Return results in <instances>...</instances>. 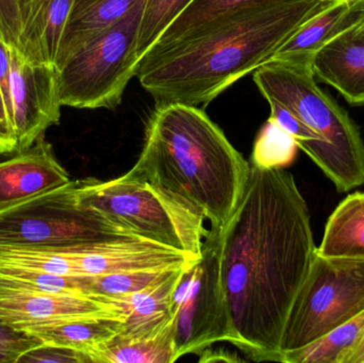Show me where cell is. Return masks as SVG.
<instances>
[{"label":"cell","mask_w":364,"mask_h":363,"mask_svg":"<svg viewBox=\"0 0 364 363\" xmlns=\"http://www.w3.org/2000/svg\"><path fill=\"white\" fill-rule=\"evenodd\" d=\"M292 173L250 163L222 234L220 276L237 347L254 362H282L287 319L318 246Z\"/></svg>","instance_id":"obj_1"},{"label":"cell","mask_w":364,"mask_h":363,"mask_svg":"<svg viewBox=\"0 0 364 363\" xmlns=\"http://www.w3.org/2000/svg\"><path fill=\"white\" fill-rule=\"evenodd\" d=\"M333 0L267 2L211 19L136 63V77L156 104H207L275 55Z\"/></svg>","instance_id":"obj_2"},{"label":"cell","mask_w":364,"mask_h":363,"mask_svg":"<svg viewBox=\"0 0 364 363\" xmlns=\"http://www.w3.org/2000/svg\"><path fill=\"white\" fill-rule=\"evenodd\" d=\"M250 163L197 106L156 104L144 145L128 174L196 206L223 230L245 189Z\"/></svg>","instance_id":"obj_3"},{"label":"cell","mask_w":364,"mask_h":363,"mask_svg":"<svg viewBox=\"0 0 364 363\" xmlns=\"http://www.w3.org/2000/svg\"><path fill=\"white\" fill-rule=\"evenodd\" d=\"M254 81L267 102L294 115L320 141L318 168L339 193L364 185V141L348 113L318 87L312 60L271 59L254 72Z\"/></svg>","instance_id":"obj_4"},{"label":"cell","mask_w":364,"mask_h":363,"mask_svg":"<svg viewBox=\"0 0 364 363\" xmlns=\"http://www.w3.org/2000/svg\"><path fill=\"white\" fill-rule=\"evenodd\" d=\"M78 200L136 236L200 258L205 215L159 185L128 173L108 181L89 177L78 180Z\"/></svg>","instance_id":"obj_5"},{"label":"cell","mask_w":364,"mask_h":363,"mask_svg":"<svg viewBox=\"0 0 364 363\" xmlns=\"http://www.w3.org/2000/svg\"><path fill=\"white\" fill-rule=\"evenodd\" d=\"M144 1L58 66L62 106L115 110L122 104L128 83L136 77Z\"/></svg>","instance_id":"obj_6"},{"label":"cell","mask_w":364,"mask_h":363,"mask_svg":"<svg viewBox=\"0 0 364 363\" xmlns=\"http://www.w3.org/2000/svg\"><path fill=\"white\" fill-rule=\"evenodd\" d=\"M136 236L80 204L78 180L0 212V245L76 246Z\"/></svg>","instance_id":"obj_7"},{"label":"cell","mask_w":364,"mask_h":363,"mask_svg":"<svg viewBox=\"0 0 364 363\" xmlns=\"http://www.w3.org/2000/svg\"><path fill=\"white\" fill-rule=\"evenodd\" d=\"M364 311V259L316 253L293 303L280 351H296Z\"/></svg>","instance_id":"obj_8"},{"label":"cell","mask_w":364,"mask_h":363,"mask_svg":"<svg viewBox=\"0 0 364 363\" xmlns=\"http://www.w3.org/2000/svg\"><path fill=\"white\" fill-rule=\"evenodd\" d=\"M220 230L210 228L198 260L186 266L173 293L172 313L176 360L216 342L235 345L220 276Z\"/></svg>","instance_id":"obj_9"},{"label":"cell","mask_w":364,"mask_h":363,"mask_svg":"<svg viewBox=\"0 0 364 363\" xmlns=\"http://www.w3.org/2000/svg\"><path fill=\"white\" fill-rule=\"evenodd\" d=\"M127 315L109 298L45 291L0 275V320L17 330L36 328L75 320Z\"/></svg>","instance_id":"obj_10"},{"label":"cell","mask_w":364,"mask_h":363,"mask_svg":"<svg viewBox=\"0 0 364 363\" xmlns=\"http://www.w3.org/2000/svg\"><path fill=\"white\" fill-rule=\"evenodd\" d=\"M11 107L16 153L27 151L44 136L50 126L60 123L58 70L51 64L31 63L11 48Z\"/></svg>","instance_id":"obj_11"},{"label":"cell","mask_w":364,"mask_h":363,"mask_svg":"<svg viewBox=\"0 0 364 363\" xmlns=\"http://www.w3.org/2000/svg\"><path fill=\"white\" fill-rule=\"evenodd\" d=\"M53 145L38 139L27 151L0 162V212L70 183Z\"/></svg>","instance_id":"obj_12"},{"label":"cell","mask_w":364,"mask_h":363,"mask_svg":"<svg viewBox=\"0 0 364 363\" xmlns=\"http://www.w3.org/2000/svg\"><path fill=\"white\" fill-rule=\"evenodd\" d=\"M355 15L316 53L312 70L348 104L364 106V36L357 30Z\"/></svg>","instance_id":"obj_13"},{"label":"cell","mask_w":364,"mask_h":363,"mask_svg":"<svg viewBox=\"0 0 364 363\" xmlns=\"http://www.w3.org/2000/svg\"><path fill=\"white\" fill-rule=\"evenodd\" d=\"M75 0H23L16 50L31 63L55 65Z\"/></svg>","instance_id":"obj_14"},{"label":"cell","mask_w":364,"mask_h":363,"mask_svg":"<svg viewBox=\"0 0 364 363\" xmlns=\"http://www.w3.org/2000/svg\"><path fill=\"white\" fill-rule=\"evenodd\" d=\"M184 268L175 270L164 281L142 291L111 298L127 315L121 332L117 335L119 338H153L173 323V293Z\"/></svg>","instance_id":"obj_15"},{"label":"cell","mask_w":364,"mask_h":363,"mask_svg":"<svg viewBox=\"0 0 364 363\" xmlns=\"http://www.w3.org/2000/svg\"><path fill=\"white\" fill-rule=\"evenodd\" d=\"M144 0H75L58 51L55 67L90 40L123 19Z\"/></svg>","instance_id":"obj_16"},{"label":"cell","mask_w":364,"mask_h":363,"mask_svg":"<svg viewBox=\"0 0 364 363\" xmlns=\"http://www.w3.org/2000/svg\"><path fill=\"white\" fill-rule=\"evenodd\" d=\"M316 253L324 257L364 259V192L348 194L331 213Z\"/></svg>","instance_id":"obj_17"},{"label":"cell","mask_w":364,"mask_h":363,"mask_svg":"<svg viewBox=\"0 0 364 363\" xmlns=\"http://www.w3.org/2000/svg\"><path fill=\"white\" fill-rule=\"evenodd\" d=\"M356 4L348 0H333L324 10L306 21L271 59L303 57L314 60L316 53L352 21Z\"/></svg>","instance_id":"obj_18"},{"label":"cell","mask_w":364,"mask_h":363,"mask_svg":"<svg viewBox=\"0 0 364 363\" xmlns=\"http://www.w3.org/2000/svg\"><path fill=\"white\" fill-rule=\"evenodd\" d=\"M124 321L125 320L117 318L75 320L36 328L28 332L44 343L76 350L91 358L94 352L121 332Z\"/></svg>","instance_id":"obj_19"},{"label":"cell","mask_w":364,"mask_h":363,"mask_svg":"<svg viewBox=\"0 0 364 363\" xmlns=\"http://www.w3.org/2000/svg\"><path fill=\"white\" fill-rule=\"evenodd\" d=\"M93 363H173L175 357L173 323L153 338L121 339L115 336L91 355Z\"/></svg>","instance_id":"obj_20"},{"label":"cell","mask_w":364,"mask_h":363,"mask_svg":"<svg viewBox=\"0 0 364 363\" xmlns=\"http://www.w3.org/2000/svg\"><path fill=\"white\" fill-rule=\"evenodd\" d=\"M364 335V311L310 345L284 353V363H346Z\"/></svg>","instance_id":"obj_21"},{"label":"cell","mask_w":364,"mask_h":363,"mask_svg":"<svg viewBox=\"0 0 364 363\" xmlns=\"http://www.w3.org/2000/svg\"><path fill=\"white\" fill-rule=\"evenodd\" d=\"M287 1L295 0H192L154 45L168 44L186 32L237 9L267 2Z\"/></svg>","instance_id":"obj_22"},{"label":"cell","mask_w":364,"mask_h":363,"mask_svg":"<svg viewBox=\"0 0 364 363\" xmlns=\"http://www.w3.org/2000/svg\"><path fill=\"white\" fill-rule=\"evenodd\" d=\"M299 149L295 139L269 117L255 141L250 163L269 170L287 168L294 163Z\"/></svg>","instance_id":"obj_23"},{"label":"cell","mask_w":364,"mask_h":363,"mask_svg":"<svg viewBox=\"0 0 364 363\" xmlns=\"http://www.w3.org/2000/svg\"><path fill=\"white\" fill-rule=\"evenodd\" d=\"M192 0H145L139 27L138 62Z\"/></svg>","instance_id":"obj_24"},{"label":"cell","mask_w":364,"mask_h":363,"mask_svg":"<svg viewBox=\"0 0 364 363\" xmlns=\"http://www.w3.org/2000/svg\"><path fill=\"white\" fill-rule=\"evenodd\" d=\"M174 271H134L92 276L91 293L109 300L130 296L164 281Z\"/></svg>","instance_id":"obj_25"},{"label":"cell","mask_w":364,"mask_h":363,"mask_svg":"<svg viewBox=\"0 0 364 363\" xmlns=\"http://www.w3.org/2000/svg\"><path fill=\"white\" fill-rule=\"evenodd\" d=\"M43 343L30 332L0 320V363H18L21 356Z\"/></svg>","instance_id":"obj_26"},{"label":"cell","mask_w":364,"mask_h":363,"mask_svg":"<svg viewBox=\"0 0 364 363\" xmlns=\"http://www.w3.org/2000/svg\"><path fill=\"white\" fill-rule=\"evenodd\" d=\"M92 363L91 358L82 352L58 345L43 343L21 356L18 363Z\"/></svg>","instance_id":"obj_27"},{"label":"cell","mask_w":364,"mask_h":363,"mask_svg":"<svg viewBox=\"0 0 364 363\" xmlns=\"http://www.w3.org/2000/svg\"><path fill=\"white\" fill-rule=\"evenodd\" d=\"M23 0H0V40L11 48L18 47Z\"/></svg>","instance_id":"obj_28"},{"label":"cell","mask_w":364,"mask_h":363,"mask_svg":"<svg viewBox=\"0 0 364 363\" xmlns=\"http://www.w3.org/2000/svg\"><path fill=\"white\" fill-rule=\"evenodd\" d=\"M17 141L9 119L8 108L0 87V155L16 153Z\"/></svg>","instance_id":"obj_29"},{"label":"cell","mask_w":364,"mask_h":363,"mask_svg":"<svg viewBox=\"0 0 364 363\" xmlns=\"http://www.w3.org/2000/svg\"><path fill=\"white\" fill-rule=\"evenodd\" d=\"M11 47L0 40V87L4 93L8 108L9 119L12 125V107H11ZM13 128V127H12Z\"/></svg>","instance_id":"obj_30"},{"label":"cell","mask_w":364,"mask_h":363,"mask_svg":"<svg viewBox=\"0 0 364 363\" xmlns=\"http://www.w3.org/2000/svg\"><path fill=\"white\" fill-rule=\"evenodd\" d=\"M243 359L228 350H211L210 347L201 352L199 362H241Z\"/></svg>","instance_id":"obj_31"},{"label":"cell","mask_w":364,"mask_h":363,"mask_svg":"<svg viewBox=\"0 0 364 363\" xmlns=\"http://www.w3.org/2000/svg\"><path fill=\"white\" fill-rule=\"evenodd\" d=\"M346 363H364V335L358 345L353 350L352 353L346 358Z\"/></svg>","instance_id":"obj_32"},{"label":"cell","mask_w":364,"mask_h":363,"mask_svg":"<svg viewBox=\"0 0 364 363\" xmlns=\"http://www.w3.org/2000/svg\"><path fill=\"white\" fill-rule=\"evenodd\" d=\"M355 21H356L357 30L364 36V1L357 4Z\"/></svg>","instance_id":"obj_33"},{"label":"cell","mask_w":364,"mask_h":363,"mask_svg":"<svg viewBox=\"0 0 364 363\" xmlns=\"http://www.w3.org/2000/svg\"><path fill=\"white\" fill-rule=\"evenodd\" d=\"M348 1L355 2V4H358V2H363L364 0H348Z\"/></svg>","instance_id":"obj_34"}]
</instances>
